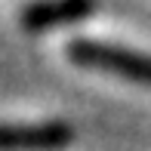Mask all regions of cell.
<instances>
[{"label":"cell","mask_w":151,"mask_h":151,"mask_svg":"<svg viewBox=\"0 0 151 151\" xmlns=\"http://www.w3.org/2000/svg\"><path fill=\"white\" fill-rule=\"evenodd\" d=\"M65 56L86 71H102V74L123 77L129 83L151 86V52H139L129 46L111 43V40L74 37L65 43Z\"/></svg>","instance_id":"1"},{"label":"cell","mask_w":151,"mask_h":151,"mask_svg":"<svg viewBox=\"0 0 151 151\" xmlns=\"http://www.w3.org/2000/svg\"><path fill=\"white\" fill-rule=\"evenodd\" d=\"M96 12V0H28L19 9V25L28 34H43L77 25Z\"/></svg>","instance_id":"2"},{"label":"cell","mask_w":151,"mask_h":151,"mask_svg":"<svg viewBox=\"0 0 151 151\" xmlns=\"http://www.w3.org/2000/svg\"><path fill=\"white\" fill-rule=\"evenodd\" d=\"M71 142H74V129L65 120L3 123V129H0L3 151H65Z\"/></svg>","instance_id":"3"}]
</instances>
